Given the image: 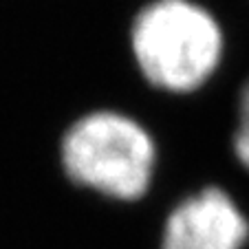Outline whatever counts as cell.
Returning <instances> with one entry per match:
<instances>
[{"instance_id":"obj_1","label":"cell","mask_w":249,"mask_h":249,"mask_svg":"<svg viewBox=\"0 0 249 249\" xmlns=\"http://www.w3.org/2000/svg\"><path fill=\"white\" fill-rule=\"evenodd\" d=\"M132 51L146 80L165 90H194L223 55L216 18L192 0H155L132 24Z\"/></svg>"},{"instance_id":"obj_2","label":"cell","mask_w":249,"mask_h":249,"mask_svg":"<svg viewBox=\"0 0 249 249\" xmlns=\"http://www.w3.org/2000/svg\"><path fill=\"white\" fill-rule=\"evenodd\" d=\"M62 163L80 185L132 201L148 190L155 143L135 119L119 113H90L69 128Z\"/></svg>"},{"instance_id":"obj_3","label":"cell","mask_w":249,"mask_h":249,"mask_svg":"<svg viewBox=\"0 0 249 249\" xmlns=\"http://www.w3.org/2000/svg\"><path fill=\"white\" fill-rule=\"evenodd\" d=\"M247 236V218L230 194L207 188L168 216L161 249H240Z\"/></svg>"},{"instance_id":"obj_4","label":"cell","mask_w":249,"mask_h":249,"mask_svg":"<svg viewBox=\"0 0 249 249\" xmlns=\"http://www.w3.org/2000/svg\"><path fill=\"white\" fill-rule=\"evenodd\" d=\"M236 157L245 168H249V82L240 93V110H238V128L234 135Z\"/></svg>"}]
</instances>
